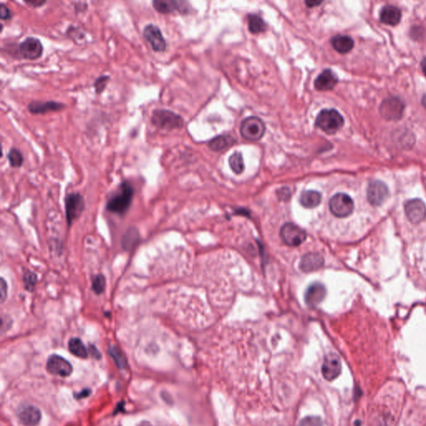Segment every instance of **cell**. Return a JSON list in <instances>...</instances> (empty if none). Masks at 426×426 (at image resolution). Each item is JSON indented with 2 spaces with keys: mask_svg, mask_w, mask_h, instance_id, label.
Here are the masks:
<instances>
[{
  "mask_svg": "<svg viewBox=\"0 0 426 426\" xmlns=\"http://www.w3.org/2000/svg\"><path fill=\"white\" fill-rule=\"evenodd\" d=\"M106 278L103 274H98L92 278V290L97 295H101L105 291Z\"/></svg>",
  "mask_w": 426,
  "mask_h": 426,
  "instance_id": "cell-31",
  "label": "cell"
},
{
  "mask_svg": "<svg viewBox=\"0 0 426 426\" xmlns=\"http://www.w3.org/2000/svg\"><path fill=\"white\" fill-rule=\"evenodd\" d=\"M344 118L342 114L333 108L323 109L316 118V128L327 134H335L344 125Z\"/></svg>",
  "mask_w": 426,
  "mask_h": 426,
  "instance_id": "cell-3",
  "label": "cell"
},
{
  "mask_svg": "<svg viewBox=\"0 0 426 426\" xmlns=\"http://www.w3.org/2000/svg\"><path fill=\"white\" fill-rule=\"evenodd\" d=\"M326 286L321 283H313L306 288L305 302L310 307L319 306L326 297Z\"/></svg>",
  "mask_w": 426,
  "mask_h": 426,
  "instance_id": "cell-16",
  "label": "cell"
},
{
  "mask_svg": "<svg viewBox=\"0 0 426 426\" xmlns=\"http://www.w3.org/2000/svg\"><path fill=\"white\" fill-rule=\"evenodd\" d=\"M0 294H1V303H3L5 301L7 295H8V284L6 283L4 278H1V283H0Z\"/></svg>",
  "mask_w": 426,
  "mask_h": 426,
  "instance_id": "cell-36",
  "label": "cell"
},
{
  "mask_svg": "<svg viewBox=\"0 0 426 426\" xmlns=\"http://www.w3.org/2000/svg\"><path fill=\"white\" fill-rule=\"evenodd\" d=\"M109 81H110V77L108 75H101L99 77H97L93 84L96 93L101 94L103 93L108 86Z\"/></svg>",
  "mask_w": 426,
  "mask_h": 426,
  "instance_id": "cell-33",
  "label": "cell"
},
{
  "mask_svg": "<svg viewBox=\"0 0 426 426\" xmlns=\"http://www.w3.org/2000/svg\"><path fill=\"white\" fill-rule=\"evenodd\" d=\"M37 283H38V276L29 270H25L23 273V283H24L26 290L30 292L34 291Z\"/></svg>",
  "mask_w": 426,
  "mask_h": 426,
  "instance_id": "cell-32",
  "label": "cell"
},
{
  "mask_svg": "<svg viewBox=\"0 0 426 426\" xmlns=\"http://www.w3.org/2000/svg\"><path fill=\"white\" fill-rule=\"evenodd\" d=\"M321 193L317 191L308 190L303 192L300 196V203L304 208L312 209L320 205L321 203Z\"/></svg>",
  "mask_w": 426,
  "mask_h": 426,
  "instance_id": "cell-23",
  "label": "cell"
},
{
  "mask_svg": "<svg viewBox=\"0 0 426 426\" xmlns=\"http://www.w3.org/2000/svg\"><path fill=\"white\" fill-rule=\"evenodd\" d=\"M24 3H27L28 5L32 6L34 8H39L41 6L44 5L47 3L45 0H33V1H24Z\"/></svg>",
  "mask_w": 426,
  "mask_h": 426,
  "instance_id": "cell-39",
  "label": "cell"
},
{
  "mask_svg": "<svg viewBox=\"0 0 426 426\" xmlns=\"http://www.w3.org/2000/svg\"><path fill=\"white\" fill-rule=\"evenodd\" d=\"M88 352H89V354L93 357V358H95V359H98L101 358V353L99 352L97 348H96L95 346H93V345H90L89 348H88Z\"/></svg>",
  "mask_w": 426,
  "mask_h": 426,
  "instance_id": "cell-37",
  "label": "cell"
},
{
  "mask_svg": "<svg viewBox=\"0 0 426 426\" xmlns=\"http://www.w3.org/2000/svg\"><path fill=\"white\" fill-rule=\"evenodd\" d=\"M329 208L334 216L340 218L347 217L353 212L354 202L352 198L346 193H337L329 202Z\"/></svg>",
  "mask_w": 426,
  "mask_h": 426,
  "instance_id": "cell-5",
  "label": "cell"
},
{
  "mask_svg": "<svg viewBox=\"0 0 426 426\" xmlns=\"http://www.w3.org/2000/svg\"><path fill=\"white\" fill-rule=\"evenodd\" d=\"M389 194L387 186L381 181H373L367 188L368 202L372 206L377 207L385 202Z\"/></svg>",
  "mask_w": 426,
  "mask_h": 426,
  "instance_id": "cell-14",
  "label": "cell"
},
{
  "mask_svg": "<svg viewBox=\"0 0 426 426\" xmlns=\"http://www.w3.org/2000/svg\"><path fill=\"white\" fill-rule=\"evenodd\" d=\"M401 19V12L397 7L386 5L380 11V20L381 23L390 26L397 25Z\"/></svg>",
  "mask_w": 426,
  "mask_h": 426,
  "instance_id": "cell-21",
  "label": "cell"
},
{
  "mask_svg": "<svg viewBox=\"0 0 426 426\" xmlns=\"http://www.w3.org/2000/svg\"><path fill=\"white\" fill-rule=\"evenodd\" d=\"M139 239V231L137 229H129L126 234L124 235L123 245L125 249H130L134 245L138 243Z\"/></svg>",
  "mask_w": 426,
  "mask_h": 426,
  "instance_id": "cell-30",
  "label": "cell"
},
{
  "mask_svg": "<svg viewBox=\"0 0 426 426\" xmlns=\"http://www.w3.org/2000/svg\"><path fill=\"white\" fill-rule=\"evenodd\" d=\"M7 159H8V163L11 167L13 168H19L22 167L23 164V155L21 152L20 150L16 148L14 146L11 147L9 151L7 153Z\"/></svg>",
  "mask_w": 426,
  "mask_h": 426,
  "instance_id": "cell-27",
  "label": "cell"
},
{
  "mask_svg": "<svg viewBox=\"0 0 426 426\" xmlns=\"http://www.w3.org/2000/svg\"><path fill=\"white\" fill-rule=\"evenodd\" d=\"M321 2H306V5L308 6V8H313L314 6H317L321 4Z\"/></svg>",
  "mask_w": 426,
  "mask_h": 426,
  "instance_id": "cell-41",
  "label": "cell"
},
{
  "mask_svg": "<svg viewBox=\"0 0 426 426\" xmlns=\"http://www.w3.org/2000/svg\"><path fill=\"white\" fill-rule=\"evenodd\" d=\"M266 127L261 118L249 117L242 121L240 128L241 136L248 141H258L264 136Z\"/></svg>",
  "mask_w": 426,
  "mask_h": 426,
  "instance_id": "cell-4",
  "label": "cell"
},
{
  "mask_svg": "<svg viewBox=\"0 0 426 426\" xmlns=\"http://www.w3.org/2000/svg\"><path fill=\"white\" fill-rule=\"evenodd\" d=\"M298 426H323V422L319 416H306L300 421Z\"/></svg>",
  "mask_w": 426,
  "mask_h": 426,
  "instance_id": "cell-34",
  "label": "cell"
},
{
  "mask_svg": "<svg viewBox=\"0 0 426 426\" xmlns=\"http://www.w3.org/2000/svg\"><path fill=\"white\" fill-rule=\"evenodd\" d=\"M331 45L340 54H347L354 48V40L347 35H336L331 40Z\"/></svg>",
  "mask_w": 426,
  "mask_h": 426,
  "instance_id": "cell-22",
  "label": "cell"
},
{
  "mask_svg": "<svg viewBox=\"0 0 426 426\" xmlns=\"http://www.w3.org/2000/svg\"><path fill=\"white\" fill-rule=\"evenodd\" d=\"M247 20H248V28L252 34H258L264 33L267 29V23L258 14L251 13L247 17Z\"/></svg>",
  "mask_w": 426,
  "mask_h": 426,
  "instance_id": "cell-24",
  "label": "cell"
},
{
  "mask_svg": "<svg viewBox=\"0 0 426 426\" xmlns=\"http://www.w3.org/2000/svg\"><path fill=\"white\" fill-rule=\"evenodd\" d=\"M90 394H91V390L89 389H85V390H82L81 392L75 394L74 397L77 399V400H79V399L86 398Z\"/></svg>",
  "mask_w": 426,
  "mask_h": 426,
  "instance_id": "cell-40",
  "label": "cell"
},
{
  "mask_svg": "<svg viewBox=\"0 0 426 426\" xmlns=\"http://www.w3.org/2000/svg\"><path fill=\"white\" fill-rule=\"evenodd\" d=\"M422 104H423L424 107L426 108V94L423 96V98H422Z\"/></svg>",
  "mask_w": 426,
  "mask_h": 426,
  "instance_id": "cell-43",
  "label": "cell"
},
{
  "mask_svg": "<svg viewBox=\"0 0 426 426\" xmlns=\"http://www.w3.org/2000/svg\"><path fill=\"white\" fill-rule=\"evenodd\" d=\"M235 142H236V140L233 137L226 134V135H220V136L214 138L213 140H211L208 145L213 151H219L223 150L227 146H231Z\"/></svg>",
  "mask_w": 426,
  "mask_h": 426,
  "instance_id": "cell-25",
  "label": "cell"
},
{
  "mask_svg": "<svg viewBox=\"0 0 426 426\" xmlns=\"http://www.w3.org/2000/svg\"><path fill=\"white\" fill-rule=\"evenodd\" d=\"M151 123L157 129L167 131L182 129L184 125V120L181 116L163 108H157L152 111Z\"/></svg>",
  "mask_w": 426,
  "mask_h": 426,
  "instance_id": "cell-2",
  "label": "cell"
},
{
  "mask_svg": "<svg viewBox=\"0 0 426 426\" xmlns=\"http://www.w3.org/2000/svg\"><path fill=\"white\" fill-rule=\"evenodd\" d=\"M321 372L323 377L328 381L337 379L342 372V361L335 353H330L324 359Z\"/></svg>",
  "mask_w": 426,
  "mask_h": 426,
  "instance_id": "cell-13",
  "label": "cell"
},
{
  "mask_svg": "<svg viewBox=\"0 0 426 426\" xmlns=\"http://www.w3.org/2000/svg\"><path fill=\"white\" fill-rule=\"evenodd\" d=\"M405 105L397 98L385 99L380 106V113L386 120H398L403 114Z\"/></svg>",
  "mask_w": 426,
  "mask_h": 426,
  "instance_id": "cell-10",
  "label": "cell"
},
{
  "mask_svg": "<svg viewBox=\"0 0 426 426\" xmlns=\"http://www.w3.org/2000/svg\"><path fill=\"white\" fill-rule=\"evenodd\" d=\"M18 417L21 423L26 426H36L41 420V411L36 406H23L18 409Z\"/></svg>",
  "mask_w": 426,
  "mask_h": 426,
  "instance_id": "cell-17",
  "label": "cell"
},
{
  "mask_svg": "<svg viewBox=\"0 0 426 426\" xmlns=\"http://www.w3.org/2000/svg\"><path fill=\"white\" fill-rule=\"evenodd\" d=\"M85 208L84 198L80 193H69L65 198V212L69 226L79 218Z\"/></svg>",
  "mask_w": 426,
  "mask_h": 426,
  "instance_id": "cell-6",
  "label": "cell"
},
{
  "mask_svg": "<svg viewBox=\"0 0 426 426\" xmlns=\"http://www.w3.org/2000/svg\"><path fill=\"white\" fill-rule=\"evenodd\" d=\"M421 69H422V71H423L424 73L426 76V59H424L422 60V62H421Z\"/></svg>",
  "mask_w": 426,
  "mask_h": 426,
  "instance_id": "cell-42",
  "label": "cell"
},
{
  "mask_svg": "<svg viewBox=\"0 0 426 426\" xmlns=\"http://www.w3.org/2000/svg\"><path fill=\"white\" fill-rule=\"evenodd\" d=\"M405 213L411 223H421L426 219V207L423 201L418 198L407 201L405 204Z\"/></svg>",
  "mask_w": 426,
  "mask_h": 426,
  "instance_id": "cell-12",
  "label": "cell"
},
{
  "mask_svg": "<svg viewBox=\"0 0 426 426\" xmlns=\"http://www.w3.org/2000/svg\"><path fill=\"white\" fill-rule=\"evenodd\" d=\"M28 110L29 113L34 115L38 114H45L50 112H59L66 108L65 103L57 102V101H39L34 100L28 103Z\"/></svg>",
  "mask_w": 426,
  "mask_h": 426,
  "instance_id": "cell-15",
  "label": "cell"
},
{
  "mask_svg": "<svg viewBox=\"0 0 426 426\" xmlns=\"http://www.w3.org/2000/svg\"><path fill=\"white\" fill-rule=\"evenodd\" d=\"M134 197V188L129 181L121 183L119 188L107 202V210L110 213L124 215L128 212Z\"/></svg>",
  "mask_w": 426,
  "mask_h": 426,
  "instance_id": "cell-1",
  "label": "cell"
},
{
  "mask_svg": "<svg viewBox=\"0 0 426 426\" xmlns=\"http://www.w3.org/2000/svg\"><path fill=\"white\" fill-rule=\"evenodd\" d=\"M151 3L155 10L157 11V13H162V14H169L175 11H179L182 13L186 12L184 10L186 7L182 6L185 2H179L174 0H154Z\"/></svg>",
  "mask_w": 426,
  "mask_h": 426,
  "instance_id": "cell-20",
  "label": "cell"
},
{
  "mask_svg": "<svg viewBox=\"0 0 426 426\" xmlns=\"http://www.w3.org/2000/svg\"><path fill=\"white\" fill-rule=\"evenodd\" d=\"M280 236L283 242L289 247H298L306 241V232L300 226L286 222L281 227Z\"/></svg>",
  "mask_w": 426,
  "mask_h": 426,
  "instance_id": "cell-7",
  "label": "cell"
},
{
  "mask_svg": "<svg viewBox=\"0 0 426 426\" xmlns=\"http://www.w3.org/2000/svg\"><path fill=\"white\" fill-rule=\"evenodd\" d=\"M338 82L337 75L331 70L326 69L318 75L314 82L316 89L318 91H329L333 89Z\"/></svg>",
  "mask_w": 426,
  "mask_h": 426,
  "instance_id": "cell-19",
  "label": "cell"
},
{
  "mask_svg": "<svg viewBox=\"0 0 426 426\" xmlns=\"http://www.w3.org/2000/svg\"><path fill=\"white\" fill-rule=\"evenodd\" d=\"M142 35L153 51L163 53L167 49V42L159 27L153 23H148L144 27Z\"/></svg>",
  "mask_w": 426,
  "mask_h": 426,
  "instance_id": "cell-8",
  "label": "cell"
},
{
  "mask_svg": "<svg viewBox=\"0 0 426 426\" xmlns=\"http://www.w3.org/2000/svg\"><path fill=\"white\" fill-rule=\"evenodd\" d=\"M47 370L52 375L67 377L72 374V366L64 357L52 355L47 361Z\"/></svg>",
  "mask_w": 426,
  "mask_h": 426,
  "instance_id": "cell-11",
  "label": "cell"
},
{
  "mask_svg": "<svg viewBox=\"0 0 426 426\" xmlns=\"http://www.w3.org/2000/svg\"><path fill=\"white\" fill-rule=\"evenodd\" d=\"M12 18H13V13H12L10 8H8V6L4 3H1L0 4V18H1V20H9Z\"/></svg>",
  "mask_w": 426,
  "mask_h": 426,
  "instance_id": "cell-35",
  "label": "cell"
},
{
  "mask_svg": "<svg viewBox=\"0 0 426 426\" xmlns=\"http://www.w3.org/2000/svg\"><path fill=\"white\" fill-rule=\"evenodd\" d=\"M69 350L75 356L86 359L88 356L87 348L79 338H71L69 342Z\"/></svg>",
  "mask_w": 426,
  "mask_h": 426,
  "instance_id": "cell-26",
  "label": "cell"
},
{
  "mask_svg": "<svg viewBox=\"0 0 426 426\" xmlns=\"http://www.w3.org/2000/svg\"><path fill=\"white\" fill-rule=\"evenodd\" d=\"M229 165L232 172L236 174H241L245 169L244 161L241 152H234L229 158Z\"/></svg>",
  "mask_w": 426,
  "mask_h": 426,
  "instance_id": "cell-28",
  "label": "cell"
},
{
  "mask_svg": "<svg viewBox=\"0 0 426 426\" xmlns=\"http://www.w3.org/2000/svg\"><path fill=\"white\" fill-rule=\"evenodd\" d=\"M108 352H109V355L113 358V360L115 361L116 364L118 365L119 369L127 368L128 361H127L126 357L123 354V352H121L120 350L117 348L115 346H111L108 348Z\"/></svg>",
  "mask_w": 426,
  "mask_h": 426,
  "instance_id": "cell-29",
  "label": "cell"
},
{
  "mask_svg": "<svg viewBox=\"0 0 426 426\" xmlns=\"http://www.w3.org/2000/svg\"><path fill=\"white\" fill-rule=\"evenodd\" d=\"M18 54L22 59L36 60L44 54V45L38 38L28 37L18 45Z\"/></svg>",
  "mask_w": 426,
  "mask_h": 426,
  "instance_id": "cell-9",
  "label": "cell"
},
{
  "mask_svg": "<svg viewBox=\"0 0 426 426\" xmlns=\"http://www.w3.org/2000/svg\"><path fill=\"white\" fill-rule=\"evenodd\" d=\"M278 195L283 200H287L290 198V193L289 188H283L278 192Z\"/></svg>",
  "mask_w": 426,
  "mask_h": 426,
  "instance_id": "cell-38",
  "label": "cell"
},
{
  "mask_svg": "<svg viewBox=\"0 0 426 426\" xmlns=\"http://www.w3.org/2000/svg\"><path fill=\"white\" fill-rule=\"evenodd\" d=\"M324 266V258L317 252H308L304 255L300 261L299 267L303 272H316Z\"/></svg>",
  "mask_w": 426,
  "mask_h": 426,
  "instance_id": "cell-18",
  "label": "cell"
}]
</instances>
